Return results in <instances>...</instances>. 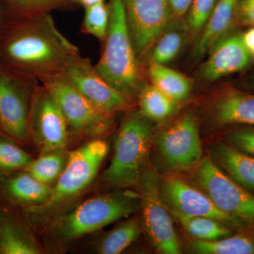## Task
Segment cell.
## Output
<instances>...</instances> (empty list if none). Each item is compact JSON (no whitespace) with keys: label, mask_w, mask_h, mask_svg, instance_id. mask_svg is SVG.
<instances>
[{"label":"cell","mask_w":254,"mask_h":254,"mask_svg":"<svg viewBox=\"0 0 254 254\" xmlns=\"http://www.w3.org/2000/svg\"><path fill=\"white\" fill-rule=\"evenodd\" d=\"M127 26L137 58L145 54L170 21L168 0H123Z\"/></svg>","instance_id":"cell-13"},{"label":"cell","mask_w":254,"mask_h":254,"mask_svg":"<svg viewBox=\"0 0 254 254\" xmlns=\"http://www.w3.org/2000/svg\"><path fill=\"white\" fill-rule=\"evenodd\" d=\"M108 151L106 142L93 139L68 153L66 165L52 187L50 198L43 204L27 208L31 220L36 223L49 221L84 192L94 181Z\"/></svg>","instance_id":"cell-4"},{"label":"cell","mask_w":254,"mask_h":254,"mask_svg":"<svg viewBox=\"0 0 254 254\" xmlns=\"http://www.w3.org/2000/svg\"><path fill=\"white\" fill-rule=\"evenodd\" d=\"M202 69L205 80L215 81L248 67L252 55L242 41V34H229L210 51Z\"/></svg>","instance_id":"cell-15"},{"label":"cell","mask_w":254,"mask_h":254,"mask_svg":"<svg viewBox=\"0 0 254 254\" xmlns=\"http://www.w3.org/2000/svg\"><path fill=\"white\" fill-rule=\"evenodd\" d=\"M109 9L108 33L95 68L105 81L131 100L141 90V77L123 0H111Z\"/></svg>","instance_id":"cell-3"},{"label":"cell","mask_w":254,"mask_h":254,"mask_svg":"<svg viewBox=\"0 0 254 254\" xmlns=\"http://www.w3.org/2000/svg\"><path fill=\"white\" fill-rule=\"evenodd\" d=\"M77 47L55 25L50 13L16 18L0 34V59L38 81L63 74L79 56Z\"/></svg>","instance_id":"cell-1"},{"label":"cell","mask_w":254,"mask_h":254,"mask_svg":"<svg viewBox=\"0 0 254 254\" xmlns=\"http://www.w3.org/2000/svg\"><path fill=\"white\" fill-rule=\"evenodd\" d=\"M183 43V33L180 30L163 31L154 43L152 60L160 64L165 65L170 63L181 51Z\"/></svg>","instance_id":"cell-28"},{"label":"cell","mask_w":254,"mask_h":254,"mask_svg":"<svg viewBox=\"0 0 254 254\" xmlns=\"http://www.w3.org/2000/svg\"></svg>","instance_id":"cell-38"},{"label":"cell","mask_w":254,"mask_h":254,"mask_svg":"<svg viewBox=\"0 0 254 254\" xmlns=\"http://www.w3.org/2000/svg\"><path fill=\"white\" fill-rule=\"evenodd\" d=\"M39 84L36 78L0 64V128L19 143L29 136L30 107Z\"/></svg>","instance_id":"cell-6"},{"label":"cell","mask_w":254,"mask_h":254,"mask_svg":"<svg viewBox=\"0 0 254 254\" xmlns=\"http://www.w3.org/2000/svg\"><path fill=\"white\" fill-rule=\"evenodd\" d=\"M52 187L38 181L27 172L0 177V192L15 204L33 208L46 203Z\"/></svg>","instance_id":"cell-16"},{"label":"cell","mask_w":254,"mask_h":254,"mask_svg":"<svg viewBox=\"0 0 254 254\" xmlns=\"http://www.w3.org/2000/svg\"><path fill=\"white\" fill-rule=\"evenodd\" d=\"M102 1H104V0H73V4L81 5L84 8L89 7Z\"/></svg>","instance_id":"cell-36"},{"label":"cell","mask_w":254,"mask_h":254,"mask_svg":"<svg viewBox=\"0 0 254 254\" xmlns=\"http://www.w3.org/2000/svg\"><path fill=\"white\" fill-rule=\"evenodd\" d=\"M152 136L150 120L139 112L128 115L120 127L113 158L100 177V184L113 190L136 186L144 170Z\"/></svg>","instance_id":"cell-5"},{"label":"cell","mask_w":254,"mask_h":254,"mask_svg":"<svg viewBox=\"0 0 254 254\" xmlns=\"http://www.w3.org/2000/svg\"><path fill=\"white\" fill-rule=\"evenodd\" d=\"M85 16L82 23L81 31L91 35L103 43L104 41L110 22L109 6L104 1L85 8Z\"/></svg>","instance_id":"cell-27"},{"label":"cell","mask_w":254,"mask_h":254,"mask_svg":"<svg viewBox=\"0 0 254 254\" xmlns=\"http://www.w3.org/2000/svg\"><path fill=\"white\" fill-rule=\"evenodd\" d=\"M168 2L172 12L175 16H182L190 10L193 0H168Z\"/></svg>","instance_id":"cell-34"},{"label":"cell","mask_w":254,"mask_h":254,"mask_svg":"<svg viewBox=\"0 0 254 254\" xmlns=\"http://www.w3.org/2000/svg\"><path fill=\"white\" fill-rule=\"evenodd\" d=\"M42 249L22 222L0 212V254H38Z\"/></svg>","instance_id":"cell-18"},{"label":"cell","mask_w":254,"mask_h":254,"mask_svg":"<svg viewBox=\"0 0 254 254\" xmlns=\"http://www.w3.org/2000/svg\"><path fill=\"white\" fill-rule=\"evenodd\" d=\"M236 21L243 26H254V0H237Z\"/></svg>","instance_id":"cell-33"},{"label":"cell","mask_w":254,"mask_h":254,"mask_svg":"<svg viewBox=\"0 0 254 254\" xmlns=\"http://www.w3.org/2000/svg\"><path fill=\"white\" fill-rule=\"evenodd\" d=\"M136 187L141 195L143 227L155 248L162 254H182L170 210L160 193L157 173L153 169H144Z\"/></svg>","instance_id":"cell-8"},{"label":"cell","mask_w":254,"mask_h":254,"mask_svg":"<svg viewBox=\"0 0 254 254\" xmlns=\"http://www.w3.org/2000/svg\"><path fill=\"white\" fill-rule=\"evenodd\" d=\"M68 129L54 97L41 83L32 97L28 133L41 153L64 149Z\"/></svg>","instance_id":"cell-10"},{"label":"cell","mask_w":254,"mask_h":254,"mask_svg":"<svg viewBox=\"0 0 254 254\" xmlns=\"http://www.w3.org/2000/svg\"><path fill=\"white\" fill-rule=\"evenodd\" d=\"M138 98L139 113L150 121H165L173 116L178 110L177 102L152 84L141 87Z\"/></svg>","instance_id":"cell-23"},{"label":"cell","mask_w":254,"mask_h":254,"mask_svg":"<svg viewBox=\"0 0 254 254\" xmlns=\"http://www.w3.org/2000/svg\"><path fill=\"white\" fill-rule=\"evenodd\" d=\"M148 76L153 86L177 103L186 100L191 92L190 78L165 65L152 62Z\"/></svg>","instance_id":"cell-21"},{"label":"cell","mask_w":254,"mask_h":254,"mask_svg":"<svg viewBox=\"0 0 254 254\" xmlns=\"http://www.w3.org/2000/svg\"><path fill=\"white\" fill-rule=\"evenodd\" d=\"M155 143L164 163L175 171L197 166L203 156L198 123L190 115L160 132Z\"/></svg>","instance_id":"cell-11"},{"label":"cell","mask_w":254,"mask_h":254,"mask_svg":"<svg viewBox=\"0 0 254 254\" xmlns=\"http://www.w3.org/2000/svg\"><path fill=\"white\" fill-rule=\"evenodd\" d=\"M141 205L139 193L128 189L91 197L50 220L46 228V240L51 245L63 247L118 220L131 217L141 210Z\"/></svg>","instance_id":"cell-2"},{"label":"cell","mask_w":254,"mask_h":254,"mask_svg":"<svg viewBox=\"0 0 254 254\" xmlns=\"http://www.w3.org/2000/svg\"><path fill=\"white\" fill-rule=\"evenodd\" d=\"M67 158L68 154L64 149L52 150L33 159L24 170L38 181L50 186L56 182L63 173Z\"/></svg>","instance_id":"cell-25"},{"label":"cell","mask_w":254,"mask_h":254,"mask_svg":"<svg viewBox=\"0 0 254 254\" xmlns=\"http://www.w3.org/2000/svg\"><path fill=\"white\" fill-rule=\"evenodd\" d=\"M237 0H218L213 12L202 30L199 39L195 45L193 55L196 58L204 56L230 34L236 21Z\"/></svg>","instance_id":"cell-17"},{"label":"cell","mask_w":254,"mask_h":254,"mask_svg":"<svg viewBox=\"0 0 254 254\" xmlns=\"http://www.w3.org/2000/svg\"><path fill=\"white\" fill-rule=\"evenodd\" d=\"M242 37L244 44L252 55L254 51V26L242 34Z\"/></svg>","instance_id":"cell-35"},{"label":"cell","mask_w":254,"mask_h":254,"mask_svg":"<svg viewBox=\"0 0 254 254\" xmlns=\"http://www.w3.org/2000/svg\"><path fill=\"white\" fill-rule=\"evenodd\" d=\"M194 178L219 210L242 223L254 224V195L223 173L211 158L201 159Z\"/></svg>","instance_id":"cell-9"},{"label":"cell","mask_w":254,"mask_h":254,"mask_svg":"<svg viewBox=\"0 0 254 254\" xmlns=\"http://www.w3.org/2000/svg\"><path fill=\"white\" fill-rule=\"evenodd\" d=\"M170 213L181 224L187 233L198 240H217L232 235V231L228 226L215 219Z\"/></svg>","instance_id":"cell-26"},{"label":"cell","mask_w":254,"mask_h":254,"mask_svg":"<svg viewBox=\"0 0 254 254\" xmlns=\"http://www.w3.org/2000/svg\"><path fill=\"white\" fill-rule=\"evenodd\" d=\"M16 18L50 13L73 4V0H4Z\"/></svg>","instance_id":"cell-30"},{"label":"cell","mask_w":254,"mask_h":254,"mask_svg":"<svg viewBox=\"0 0 254 254\" xmlns=\"http://www.w3.org/2000/svg\"><path fill=\"white\" fill-rule=\"evenodd\" d=\"M31 155L10 137L0 136V170L4 171L23 170L31 163Z\"/></svg>","instance_id":"cell-29"},{"label":"cell","mask_w":254,"mask_h":254,"mask_svg":"<svg viewBox=\"0 0 254 254\" xmlns=\"http://www.w3.org/2000/svg\"><path fill=\"white\" fill-rule=\"evenodd\" d=\"M252 58H254V51L252 53Z\"/></svg>","instance_id":"cell-37"},{"label":"cell","mask_w":254,"mask_h":254,"mask_svg":"<svg viewBox=\"0 0 254 254\" xmlns=\"http://www.w3.org/2000/svg\"><path fill=\"white\" fill-rule=\"evenodd\" d=\"M215 116L220 125H254V95L231 91L217 101Z\"/></svg>","instance_id":"cell-20"},{"label":"cell","mask_w":254,"mask_h":254,"mask_svg":"<svg viewBox=\"0 0 254 254\" xmlns=\"http://www.w3.org/2000/svg\"><path fill=\"white\" fill-rule=\"evenodd\" d=\"M39 82L54 97L67 124L68 131L81 136L99 137L113 127V116L90 103L63 74L43 78Z\"/></svg>","instance_id":"cell-7"},{"label":"cell","mask_w":254,"mask_h":254,"mask_svg":"<svg viewBox=\"0 0 254 254\" xmlns=\"http://www.w3.org/2000/svg\"><path fill=\"white\" fill-rule=\"evenodd\" d=\"M218 163L242 187L254 190V157L231 145L218 143L213 149Z\"/></svg>","instance_id":"cell-19"},{"label":"cell","mask_w":254,"mask_h":254,"mask_svg":"<svg viewBox=\"0 0 254 254\" xmlns=\"http://www.w3.org/2000/svg\"><path fill=\"white\" fill-rule=\"evenodd\" d=\"M190 250L198 254H254V240L246 235H235L213 241L196 240Z\"/></svg>","instance_id":"cell-24"},{"label":"cell","mask_w":254,"mask_h":254,"mask_svg":"<svg viewBox=\"0 0 254 254\" xmlns=\"http://www.w3.org/2000/svg\"><path fill=\"white\" fill-rule=\"evenodd\" d=\"M66 81L97 108L108 115L126 110L130 99L105 81L88 58L77 57L63 73Z\"/></svg>","instance_id":"cell-12"},{"label":"cell","mask_w":254,"mask_h":254,"mask_svg":"<svg viewBox=\"0 0 254 254\" xmlns=\"http://www.w3.org/2000/svg\"><path fill=\"white\" fill-rule=\"evenodd\" d=\"M141 225L139 220L133 217L127 219L113 230L105 233L95 244V253L119 254L127 250L139 237Z\"/></svg>","instance_id":"cell-22"},{"label":"cell","mask_w":254,"mask_h":254,"mask_svg":"<svg viewBox=\"0 0 254 254\" xmlns=\"http://www.w3.org/2000/svg\"><path fill=\"white\" fill-rule=\"evenodd\" d=\"M218 0H193L190 10L187 23L194 33L202 31L213 12Z\"/></svg>","instance_id":"cell-31"},{"label":"cell","mask_w":254,"mask_h":254,"mask_svg":"<svg viewBox=\"0 0 254 254\" xmlns=\"http://www.w3.org/2000/svg\"><path fill=\"white\" fill-rule=\"evenodd\" d=\"M160 190L170 213L207 217L227 226H243L244 223L219 210L204 192L190 186L176 175H168L163 179L160 182Z\"/></svg>","instance_id":"cell-14"},{"label":"cell","mask_w":254,"mask_h":254,"mask_svg":"<svg viewBox=\"0 0 254 254\" xmlns=\"http://www.w3.org/2000/svg\"><path fill=\"white\" fill-rule=\"evenodd\" d=\"M229 141L232 146L254 157V128H242L232 132Z\"/></svg>","instance_id":"cell-32"}]
</instances>
